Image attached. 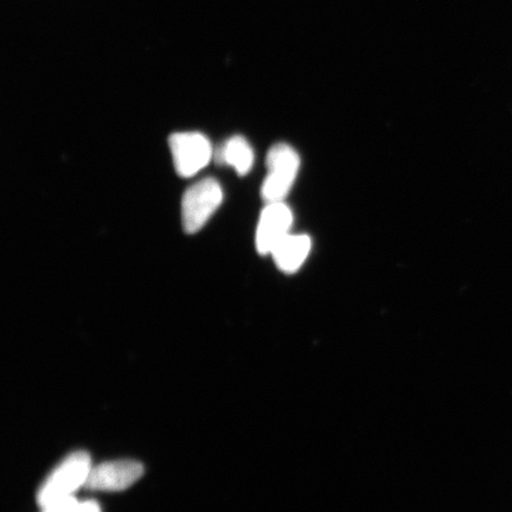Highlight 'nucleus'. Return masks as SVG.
I'll use <instances>...</instances> for the list:
<instances>
[{
	"instance_id": "obj_9",
	"label": "nucleus",
	"mask_w": 512,
	"mask_h": 512,
	"mask_svg": "<svg viewBox=\"0 0 512 512\" xmlns=\"http://www.w3.org/2000/svg\"><path fill=\"white\" fill-rule=\"evenodd\" d=\"M78 499L72 498L68 501L50 505V507L43 508L42 512H74L76 505H78Z\"/></svg>"
},
{
	"instance_id": "obj_3",
	"label": "nucleus",
	"mask_w": 512,
	"mask_h": 512,
	"mask_svg": "<svg viewBox=\"0 0 512 512\" xmlns=\"http://www.w3.org/2000/svg\"><path fill=\"white\" fill-rule=\"evenodd\" d=\"M268 175L261 188V196L267 203L283 202L296 179L300 158L287 144H277L267 155Z\"/></svg>"
},
{
	"instance_id": "obj_6",
	"label": "nucleus",
	"mask_w": 512,
	"mask_h": 512,
	"mask_svg": "<svg viewBox=\"0 0 512 512\" xmlns=\"http://www.w3.org/2000/svg\"><path fill=\"white\" fill-rule=\"evenodd\" d=\"M292 223V211L284 202L267 203L256 229L258 252L262 255L272 254L273 249L290 234Z\"/></svg>"
},
{
	"instance_id": "obj_10",
	"label": "nucleus",
	"mask_w": 512,
	"mask_h": 512,
	"mask_svg": "<svg viewBox=\"0 0 512 512\" xmlns=\"http://www.w3.org/2000/svg\"><path fill=\"white\" fill-rule=\"evenodd\" d=\"M74 512H102L100 505L95 501L79 502Z\"/></svg>"
},
{
	"instance_id": "obj_1",
	"label": "nucleus",
	"mask_w": 512,
	"mask_h": 512,
	"mask_svg": "<svg viewBox=\"0 0 512 512\" xmlns=\"http://www.w3.org/2000/svg\"><path fill=\"white\" fill-rule=\"evenodd\" d=\"M92 466L88 453L78 451L70 454L56 466L38 490L37 502L40 507L47 508L75 498V492L86 486Z\"/></svg>"
},
{
	"instance_id": "obj_7",
	"label": "nucleus",
	"mask_w": 512,
	"mask_h": 512,
	"mask_svg": "<svg viewBox=\"0 0 512 512\" xmlns=\"http://www.w3.org/2000/svg\"><path fill=\"white\" fill-rule=\"evenodd\" d=\"M312 242L307 235L288 234L286 238L273 249L272 256L275 264L285 273H294L303 266L311 252Z\"/></svg>"
},
{
	"instance_id": "obj_2",
	"label": "nucleus",
	"mask_w": 512,
	"mask_h": 512,
	"mask_svg": "<svg viewBox=\"0 0 512 512\" xmlns=\"http://www.w3.org/2000/svg\"><path fill=\"white\" fill-rule=\"evenodd\" d=\"M222 201L221 185L214 178L202 179L185 191L182 201V222L185 233L200 232L204 224L219 209Z\"/></svg>"
},
{
	"instance_id": "obj_8",
	"label": "nucleus",
	"mask_w": 512,
	"mask_h": 512,
	"mask_svg": "<svg viewBox=\"0 0 512 512\" xmlns=\"http://www.w3.org/2000/svg\"><path fill=\"white\" fill-rule=\"evenodd\" d=\"M216 163L229 165L240 176H245L251 171L254 164V152L243 137L236 136L227 140L214 155Z\"/></svg>"
},
{
	"instance_id": "obj_4",
	"label": "nucleus",
	"mask_w": 512,
	"mask_h": 512,
	"mask_svg": "<svg viewBox=\"0 0 512 512\" xmlns=\"http://www.w3.org/2000/svg\"><path fill=\"white\" fill-rule=\"evenodd\" d=\"M177 174L183 178L194 177L206 168L215 152L209 139L197 132L175 133L169 139Z\"/></svg>"
},
{
	"instance_id": "obj_5",
	"label": "nucleus",
	"mask_w": 512,
	"mask_h": 512,
	"mask_svg": "<svg viewBox=\"0 0 512 512\" xmlns=\"http://www.w3.org/2000/svg\"><path fill=\"white\" fill-rule=\"evenodd\" d=\"M144 475V466L136 460H113L92 466L86 488L95 491H123Z\"/></svg>"
}]
</instances>
